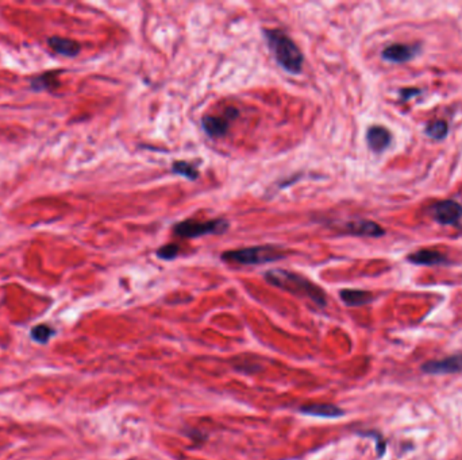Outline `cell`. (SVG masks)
Returning <instances> with one entry per match:
<instances>
[{"label":"cell","mask_w":462,"mask_h":460,"mask_svg":"<svg viewBox=\"0 0 462 460\" xmlns=\"http://www.w3.org/2000/svg\"><path fill=\"white\" fill-rule=\"evenodd\" d=\"M264 278L272 287L283 289L286 292L292 293L299 297H307L319 306H326L327 298L325 291L311 282L308 278L283 269L269 270L264 274Z\"/></svg>","instance_id":"obj_1"},{"label":"cell","mask_w":462,"mask_h":460,"mask_svg":"<svg viewBox=\"0 0 462 460\" xmlns=\"http://www.w3.org/2000/svg\"><path fill=\"white\" fill-rule=\"evenodd\" d=\"M262 34L276 62L288 73L299 75L304 64V56L299 46L279 29H265L262 30Z\"/></svg>","instance_id":"obj_2"},{"label":"cell","mask_w":462,"mask_h":460,"mask_svg":"<svg viewBox=\"0 0 462 460\" xmlns=\"http://www.w3.org/2000/svg\"><path fill=\"white\" fill-rule=\"evenodd\" d=\"M286 256L284 251L275 246H254L241 250L224 251L222 259L224 262H234L240 265H262L280 261Z\"/></svg>","instance_id":"obj_3"},{"label":"cell","mask_w":462,"mask_h":460,"mask_svg":"<svg viewBox=\"0 0 462 460\" xmlns=\"http://www.w3.org/2000/svg\"><path fill=\"white\" fill-rule=\"evenodd\" d=\"M230 227V223L226 219H213L207 221L198 220H184L173 226V234L180 238H199L205 235H219L224 234Z\"/></svg>","instance_id":"obj_4"},{"label":"cell","mask_w":462,"mask_h":460,"mask_svg":"<svg viewBox=\"0 0 462 460\" xmlns=\"http://www.w3.org/2000/svg\"><path fill=\"white\" fill-rule=\"evenodd\" d=\"M421 370L432 376L460 374L462 373V354L452 355L441 361H430L421 366Z\"/></svg>","instance_id":"obj_5"},{"label":"cell","mask_w":462,"mask_h":460,"mask_svg":"<svg viewBox=\"0 0 462 460\" xmlns=\"http://www.w3.org/2000/svg\"><path fill=\"white\" fill-rule=\"evenodd\" d=\"M431 215L439 224H459L462 220V207L456 202L443 200L431 208Z\"/></svg>","instance_id":"obj_6"},{"label":"cell","mask_w":462,"mask_h":460,"mask_svg":"<svg viewBox=\"0 0 462 460\" xmlns=\"http://www.w3.org/2000/svg\"><path fill=\"white\" fill-rule=\"evenodd\" d=\"M418 50H419L418 46L396 43V45H391V46H388L382 50V58L385 61H389V62L402 64V62H407L411 58H414L415 54L418 53Z\"/></svg>","instance_id":"obj_7"},{"label":"cell","mask_w":462,"mask_h":460,"mask_svg":"<svg viewBox=\"0 0 462 460\" xmlns=\"http://www.w3.org/2000/svg\"><path fill=\"white\" fill-rule=\"evenodd\" d=\"M391 141H392L391 132L382 125H372L367 132V142L371 150L376 153L384 152L391 145Z\"/></svg>","instance_id":"obj_8"},{"label":"cell","mask_w":462,"mask_h":460,"mask_svg":"<svg viewBox=\"0 0 462 460\" xmlns=\"http://www.w3.org/2000/svg\"><path fill=\"white\" fill-rule=\"evenodd\" d=\"M345 230L351 234V235H357V237H372V238H378L385 234V231L381 228V226H378V223L371 221V220H357V221H351L347 223L345 226Z\"/></svg>","instance_id":"obj_9"},{"label":"cell","mask_w":462,"mask_h":460,"mask_svg":"<svg viewBox=\"0 0 462 460\" xmlns=\"http://www.w3.org/2000/svg\"><path fill=\"white\" fill-rule=\"evenodd\" d=\"M47 45L54 53L65 56V57H76L82 50V46L79 42L64 38V37H50L47 40Z\"/></svg>","instance_id":"obj_10"},{"label":"cell","mask_w":462,"mask_h":460,"mask_svg":"<svg viewBox=\"0 0 462 460\" xmlns=\"http://www.w3.org/2000/svg\"><path fill=\"white\" fill-rule=\"evenodd\" d=\"M230 121L227 118L219 117H205L202 119V127L207 135L211 138H220L224 136L229 131Z\"/></svg>","instance_id":"obj_11"},{"label":"cell","mask_w":462,"mask_h":460,"mask_svg":"<svg viewBox=\"0 0 462 460\" xmlns=\"http://www.w3.org/2000/svg\"><path fill=\"white\" fill-rule=\"evenodd\" d=\"M301 413L315 416V417L336 418L343 416V411L336 405H327V404H314L307 405L300 409Z\"/></svg>","instance_id":"obj_12"},{"label":"cell","mask_w":462,"mask_h":460,"mask_svg":"<svg viewBox=\"0 0 462 460\" xmlns=\"http://www.w3.org/2000/svg\"><path fill=\"white\" fill-rule=\"evenodd\" d=\"M340 300L347 306H361L365 304H369L373 300V294L365 291H357V289H343L339 292Z\"/></svg>","instance_id":"obj_13"},{"label":"cell","mask_w":462,"mask_h":460,"mask_svg":"<svg viewBox=\"0 0 462 460\" xmlns=\"http://www.w3.org/2000/svg\"><path fill=\"white\" fill-rule=\"evenodd\" d=\"M408 261L415 265H438L445 262V255L437 250H419L408 255Z\"/></svg>","instance_id":"obj_14"},{"label":"cell","mask_w":462,"mask_h":460,"mask_svg":"<svg viewBox=\"0 0 462 460\" xmlns=\"http://www.w3.org/2000/svg\"><path fill=\"white\" fill-rule=\"evenodd\" d=\"M172 173L177 174V175H181L187 180H191V181H195L199 178V171L195 165L189 164V162H185V161H176L173 162L172 165Z\"/></svg>","instance_id":"obj_15"},{"label":"cell","mask_w":462,"mask_h":460,"mask_svg":"<svg viewBox=\"0 0 462 460\" xmlns=\"http://www.w3.org/2000/svg\"><path fill=\"white\" fill-rule=\"evenodd\" d=\"M60 85L58 83V76L54 72H49L41 75L36 79L32 80V88L36 90H46V89H53Z\"/></svg>","instance_id":"obj_16"},{"label":"cell","mask_w":462,"mask_h":460,"mask_svg":"<svg viewBox=\"0 0 462 460\" xmlns=\"http://www.w3.org/2000/svg\"><path fill=\"white\" fill-rule=\"evenodd\" d=\"M448 131H449V125L445 121H434L426 128V134L435 141L445 139L448 135Z\"/></svg>","instance_id":"obj_17"},{"label":"cell","mask_w":462,"mask_h":460,"mask_svg":"<svg viewBox=\"0 0 462 460\" xmlns=\"http://www.w3.org/2000/svg\"><path fill=\"white\" fill-rule=\"evenodd\" d=\"M54 335V330L46 324H40V326H36L32 332H30V336L34 341L37 343H47L49 339Z\"/></svg>","instance_id":"obj_18"},{"label":"cell","mask_w":462,"mask_h":460,"mask_svg":"<svg viewBox=\"0 0 462 460\" xmlns=\"http://www.w3.org/2000/svg\"><path fill=\"white\" fill-rule=\"evenodd\" d=\"M180 252V247L176 245V243H169V245H165L163 247H160L156 255L164 261H172L177 256V254Z\"/></svg>","instance_id":"obj_19"},{"label":"cell","mask_w":462,"mask_h":460,"mask_svg":"<svg viewBox=\"0 0 462 460\" xmlns=\"http://www.w3.org/2000/svg\"><path fill=\"white\" fill-rule=\"evenodd\" d=\"M415 93H419V89H402V92H400L403 100H404V99H410V97H411L413 95H415Z\"/></svg>","instance_id":"obj_20"}]
</instances>
